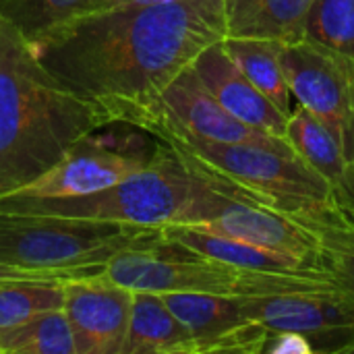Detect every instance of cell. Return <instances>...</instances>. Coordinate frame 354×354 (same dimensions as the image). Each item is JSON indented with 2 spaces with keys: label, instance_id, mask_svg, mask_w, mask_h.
<instances>
[{
  "label": "cell",
  "instance_id": "obj_1",
  "mask_svg": "<svg viewBox=\"0 0 354 354\" xmlns=\"http://www.w3.org/2000/svg\"><path fill=\"white\" fill-rule=\"evenodd\" d=\"M228 0L108 6L31 44L41 64L112 124L135 122L197 56L226 39Z\"/></svg>",
  "mask_w": 354,
  "mask_h": 354
},
{
  "label": "cell",
  "instance_id": "obj_2",
  "mask_svg": "<svg viewBox=\"0 0 354 354\" xmlns=\"http://www.w3.org/2000/svg\"><path fill=\"white\" fill-rule=\"evenodd\" d=\"M110 124L93 102L50 73L33 46L0 17V197L19 193L75 143Z\"/></svg>",
  "mask_w": 354,
  "mask_h": 354
},
{
  "label": "cell",
  "instance_id": "obj_3",
  "mask_svg": "<svg viewBox=\"0 0 354 354\" xmlns=\"http://www.w3.org/2000/svg\"><path fill=\"white\" fill-rule=\"evenodd\" d=\"M203 183V174L158 143L141 170L106 191L60 199L6 195L0 197V209L162 230L191 222Z\"/></svg>",
  "mask_w": 354,
  "mask_h": 354
},
{
  "label": "cell",
  "instance_id": "obj_4",
  "mask_svg": "<svg viewBox=\"0 0 354 354\" xmlns=\"http://www.w3.org/2000/svg\"><path fill=\"white\" fill-rule=\"evenodd\" d=\"M102 278L120 284L133 292H191L214 297H268L284 292H324L340 290L326 272L311 274H268L236 268L224 261L207 259L185 251L176 245L160 243L133 247L116 253L104 270Z\"/></svg>",
  "mask_w": 354,
  "mask_h": 354
},
{
  "label": "cell",
  "instance_id": "obj_5",
  "mask_svg": "<svg viewBox=\"0 0 354 354\" xmlns=\"http://www.w3.org/2000/svg\"><path fill=\"white\" fill-rule=\"evenodd\" d=\"M160 243V230L0 209V263L56 280L91 276L133 247Z\"/></svg>",
  "mask_w": 354,
  "mask_h": 354
},
{
  "label": "cell",
  "instance_id": "obj_6",
  "mask_svg": "<svg viewBox=\"0 0 354 354\" xmlns=\"http://www.w3.org/2000/svg\"><path fill=\"white\" fill-rule=\"evenodd\" d=\"M151 137L199 174L282 214L334 201L330 185L297 156L253 143L203 141L172 129L153 131Z\"/></svg>",
  "mask_w": 354,
  "mask_h": 354
},
{
  "label": "cell",
  "instance_id": "obj_7",
  "mask_svg": "<svg viewBox=\"0 0 354 354\" xmlns=\"http://www.w3.org/2000/svg\"><path fill=\"white\" fill-rule=\"evenodd\" d=\"M203 178V189L187 226L286 253L319 268L315 239L305 226L205 174Z\"/></svg>",
  "mask_w": 354,
  "mask_h": 354
},
{
  "label": "cell",
  "instance_id": "obj_8",
  "mask_svg": "<svg viewBox=\"0 0 354 354\" xmlns=\"http://www.w3.org/2000/svg\"><path fill=\"white\" fill-rule=\"evenodd\" d=\"M282 66L299 106L319 118L354 162V58L309 37L282 44Z\"/></svg>",
  "mask_w": 354,
  "mask_h": 354
},
{
  "label": "cell",
  "instance_id": "obj_9",
  "mask_svg": "<svg viewBox=\"0 0 354 354\" xmlns=\"http://www.w3.org/2000/svg\"><path fill=\"white\" fill-rule=\"evenodd\" d=\"M135 129L151 135L172 129L203 141L253 143L295 156L284 139L266 135L232 116L199 81L193 68L180 73L158 97V102L135 122Z\"/></svg>",
  "mask_w": 354,
  "mask_h": 354
},
{
  "label": "cell",
  "instance_id": "obj_10",
  "mask_svg": "<svg viewBox=\"0 0 354 354\" xmlns=\"http://www.w3.org/2000/svg\"><path fill=\"white\" fill-rule=\"evenodd\" d=\"M243 307L270 332H297L315 354H354V301L342 290L243 297Z\"/></svg>",
  "mask_w": 354,
  "mask_h": 354
},
{
  "label": "cell",
  "instance_id": "obj_11",
  "mask_svg": "<svg viewBox=\"0 0 354 354\" xmlns=\"http://www.w3.org/2000/svg\"><path fill=\"white\" fill-rule=\"evenodd\" d=\"M153 153L156 149L149 153L145 149L106 145L97 141L93 133L75 143L39 178H35L33 183H29L12 195L60 199L100 193L141 170L153 158Z\"/></svg>",
  "mask_w": 354,
  "mask_h": 354
},
{
  "label": "cell",
  "instance_id": "obj_12",
  "mask_svg": "<svg viewBox=\"0 0 354 354\" xmlns=\"http://www.w3.org/2000/svg\"><path fill=\"white\" fill-rule=\"evenodd\" d=\"M64 313L71 324L75 354H120L129 332L133 290L97 274L68 278Z\"/></svg>",
  "mask_w": 354,
  "mask_h": 354
},
{
  "label": "cell",
  "instance_id": "obj_13",
  "mask_svg": "<svg viewBox=\"0 0 354 354\" xmlns=\"http://www.w3.org/2000/svg\"><path fill=\"white\" fill-rule=\"evenodd\" d=\"M160 297L191 332L197 354H263L270 330L249 317L241 299L191 292Z\"/></svg>",
  "mask_w": 354,
  "mask_h": 354
},
{
  "label": "cell",
  "instance_id": "obj_14",
  "mask_svg": "<svg viewBox=\"0 0 354 354\" xmlns=\"http://www.w3.org/2000/svg\"><path fill=\"white\" fill-rule=\"evenodd\" d=\"M191 68L207 87V91L232 116L266 135L286 141L288 114L280 110L247 79V75L234 64V60L226 52L224 39L205 48Z\"/></svg>",
  "mask_w": 354,
  "mask_h": 354
},
{
  "label": "cell",
  "instance_id": "obj_15",
  "mask_svg": "<svg viewBox=\"0 0 354 354\" xmlns=\"http://www.w3.org/2000/svg\"><path fill=\"white\" fill-rule=\"evenodd\" d=\"M286 141L295 156L330 185L334 201L354 216L351 166L332 131L307 108L295 106L288 114Z\"/></svg>",
  "mask_w": 354,
  "mask_h": 354
},
{
  "label": "cell",
  "instance_id": "obj_16",
  "mask_svg": "<svg viewBox=\"0 0 354 354\" xmlns=\"http://www.w3.org/2000/svg\"><path fill=\"white\" fill-rule=\"evenodd\" d=\"M162 241L176 245L185 251L195 255L224 261L236 268L253 270V272H268V274H311L324 272L303 259L290 257L286 253L270 251L263 247H255L243 241L218 236L193 226H166L160 230Z\"/></svg>",
  "mask_w": 354,
  "mask_h": 354
},
{
  "label": "cell",
  "instance_id": "obj_17",
  "mask_svg": "<svg viewBox=\"0 0 354 354\" xmlns=\"http://www.w3.org/2000/svg\"><path fill=\"white\" fill-rule=\"evenodd\" d=\"M305 226L317 245V266L354 301V216L336 201L286 214Z\"/></svg>",
  "mask_w": 354,
  "mask_h": 354
},
{
  "label": "cell",
  "instance_id": "obj_18",
  "mask_svg": "<svg viewBox=\"0 0 354 354\" xmlns=\"http://www.w3.org/2000/svg\"><path fill=\"white\" fill-rule=\"evenodd\" d=\"M315 0H228L226 37H257L292 44L305 37Z\"/></svg>",
  "mask_w": 354,
  "mask_h": 354
},
{
  "label": "cell",
  "instance_id": "obj_19",
  "mask_svg": "<svg viewBox=\"0 0 354 354\" xmlns=\"http://www.w3.org/2000/svg\"><path fill=\"white\" fill-rule=\"evenodd\" d=\"M120 354H197V344L160 295L133 292L129 332Z\"/></svg>",
  "mask_w": 354,
  "mask_h": 354
},
{
  "label": "cell",
  "instance_id": "obj_20",
  "mask_svg": "<svg viewBox=\"0 0 354 354\" xmlns=\"http://www.w3.org/2000/svg\"><path fill=\"white\" fill-rule=\"evenodd\" d=\"M224 46L247 79L280 110L290 114L292 91L282 66V44L257 37H226Z\"/></svg>",
  "mask_w": 354,
  "mask_h": 354
},
{
  "label": "cell",
  "instance_id": "obj_21",
  "mask_svg": "<svg viewBox=\"0 0 354 354\" xmlns=\"http://www.w3.org/2000/svg\"><path fill=\"white\" fill-rule=\"evenodd\" d=\"M108 6L110 0H0V17L29 44H35L60 27Z\"/></svg>",
  "mask_w": 354,
  "mask_h": 354
},
{
  "label": "cell",
  "instance_id": "obj_22",
  "mask_svg": "<svg viewBox=\"0 0 354 354\" xmlns=\"http://www.w3.org/2000/svg\"><path fill=\"white\" fill-rule=\"evenodd\" d=\"M64 280H4L0 282V336L39 313L64 309Z\"/></svg>",
  "mask_w": 354,
  "mask_h": 354
},
{
  "label": "cell",
  "instance_id": "obj_23",
  "mask_svg": "<svg viewBox=\"0 0 354 354\" xmlns=\"http://www.w3.org/2000/svg\"><path fill=\"white\" fill-rule=\"evenodd\" d=\"M0 354H75V340L64 309L39 313L2 334Z\"/></svg>",
  "mask_w": 354,
  "mask_h": 354
},
{
  "label": "cell",
  "instance_id": "obj_24",
  "mask_svg": "<svg viewBox=\"0 0 354 354\" xmlns=\"http://www.w3.org/2000/svg\"><path fill=\"white\" fill-rule=\"evenodd\" d=\"M305 37L354 58V0H315Z\"/></svg>",
  "mask_w": 354,
  "mask_h": 354
},
{
  "label": "cell",
  "instance_id": "obj_25",
  "mask_svg": "<svg viewBox=\"0 0 354 354\" xmlns=\"http://www.w3.org/2000/svg\"><path fill=\"white\" fill-rule=\"evenodd\" d=\"M263 354H315L311 342L297 332H270Z\"/></svg>",
  "mask_w": 354,
  "mask_h": 354
},
{
  "label": "cell",
  "instance_id": "obj_26",
  "mask_svg": "<svg viewBox=\"0 0 354 354\" xmlns=\"http://www.w3.org/2000/svg\"><path fill=\"white\" fill-rule=\"evenodd\" d=\"M174 0H110V6H145V4H162Z\"/></svg>",
  "mask_w": 354,
  "mask_h": 354
},
{
  "label": "cell",
  "instance_id": "obj_27",
  "mask_svg": "<svg viewBox=\"0 0 354 354\" xmlns=\"http://www.w3.org/2000/svg\"><path fill=\"white\" fill-rule=\"evenodd\" d=\"M351 183H353V189H354V162L351 164Z\"/></svg>",
  "mask_w": 354,
  "mask_h": 354
}]
</instances>
